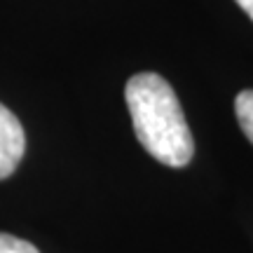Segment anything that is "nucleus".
Listing matches in <instances>:
<instances>
[{
    "mask_svg": "<svg viewBox=\"0 0 253 253\" xmlns=\"http://www.w3.org/2000/svg\"><path fill=\"white\" fill-rule=\"evenodd\" d=\"M125 99L138 143L167 167L190 164L195 141L171 84L157 73H138L126 82Z\"/></svg>",
    "mask_w": 253,
    "mask_h": 253,
    "instance_id": "obj_1",
    "label": "nucleus"
},
{
    "mask_svg": "<svg viewBox=\"0 0 253 253\" xmlns=\"http://www.w3.org/2000/svg\"><path fill=\"white\" fill-rule=\"evenodd\" d=\"M26 150V134L19 118L0 103V181L17 171Z\"/></svg>",
    "mask_w": 253,
    "mask_h": 253,
    "instance_id": "obj_2",
    "label": "nucleus"
},
{
    "mask_svg": "<svg viewBox=\"0 0 253 253\" xmlns=\"http://www.w3.org/2000/svg\"><path fill=\"white\" fill-rule=\"evenodd\" d=\"M235 115L244 136L253 143V89H244L235 99Z\"/></svg>",
    "mask_w": 253,
    "mask_h": 253,
    "instance_id": "obj_3",
    "label": "nucleus"
},
{
    "mask_svg": "<svg viewBox=\"0 0 253 253\" xmlns=\"http://www.w3.org/2000/svg\"><path fill=\"white\" fill-rule=\"evenodd\" d=\"M0 253H40V251L26 239L0 232Z\"/></svg>",
    "mask_w": 253,
    "mask_h": 253,
    "instance_id": "obj_4",
    "label": "nucleus"
},
{
    "mask_svg": "<svg viewBox=\"0 0 253 253\" xmlns=\"http://www.w3.org/2000/svg\"><path fill=\"white\" fill-rule=\"evenodd\" d=\"M235 2H237V5H239L242 9H244L249 17L253 19V0H235Z\"/></svg>",
    "mask_w": 253,
    "mask_h": 253,
    "instance_id": "obj_5",
    "label": "nucleus"
}]
</instances>
